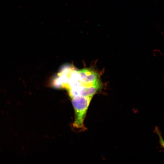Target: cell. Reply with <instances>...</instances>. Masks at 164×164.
I'll use <instances>...</instances> for the list:
<instances>
[{"label": "cell", "instance_id": "2", "mask_svg": "<svg viewBox=\"0 0 164 164\" xmlns=\"http://www.w3.org/2000/svg\"><path fill=\"white\" fill-rule=\"evenodd\" d=\"M78 73L80 80L85 86H102L99 74L94 70L84 68L78 70Z\"/></svg>", "mask_w": 164, "mask_h": 164}, {"label": "cell", "instance_id": "1", "mask_svg": "<svg viewBox=\"0 0 164 164\" xmlns=\"http://www.w3.org/2000/svg\"><path fill=\"white\" fill-rule=\"evenodd\" d=\"M92 97L76 96L71 98L74 109V120L73 127L80 130L85 128L84 121Z\"/></svg>", "mask_w": 164, "mask_h": 164}]
</instances>
